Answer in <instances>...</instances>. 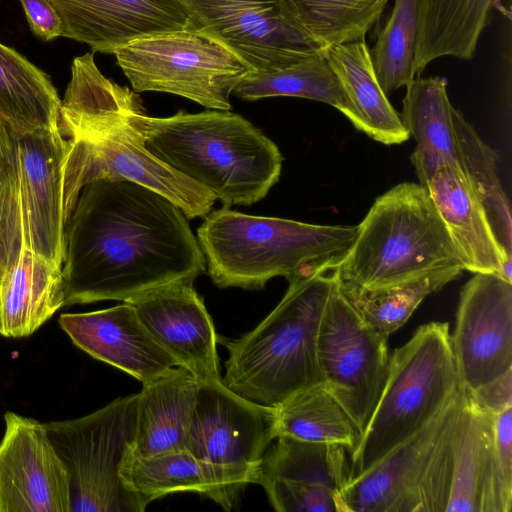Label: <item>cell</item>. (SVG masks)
I'll use <instances>...</instances> for the list:
<instances>
[{"label":"cell","instance_id":"20","mask_svg":"<svg viewBox=\"0 0 512 512\" xmlns=\"http://www.w3.org/2000/svg\"><path fill=\"white\" fill-rule=\"evenodd\" d=\"M59 324L81 350L141 383L177 366L127 302L93 312L62 314Z\"/></svg>","mask_w":512,"mask_h":512},{"label":"cell","instance_id":"11","mask_svg":"<svg viewBox=\"0 0 512 512\" xmlns=\"http://www.w3.org/2000/svg\"><path fill=\"white\" fill-rule=\"evenodd\" d=\"M334 276L318 333L317 360L323 385L363 435L387 379L388 335L362 320Z\"/></svg>","mask_w":512,"mask_h":512},{"label":"cell","instance_id":"7","mask_svg":"<svg viewBox=\"0 0 512 512\" xmlns=\"http://www.w3.org/2000/svg\"><path fill=\"white\" fill-rule=\"evenodd\" d=\"M461 386L447 322L420 326L390 356L385 386L360 443L350 480L434 419Z\"/></svg>","mask_w":512,"mask_h":512},{"label":"cell","instance_id":"35","mask_svg":"<svg viewBox=\"0 0 512 512\" xmlns=\"http://www.w3.org/2000/svg\"><path fill=\"white\" fill-rule=\"evenodd\" d=\"M420 0H395L392 12L379 31L370 56L376 78L388 96L407 87L415 78V54Z\"/></svg>","mask_w":512,"mask_h":512},{"label":"cell","instance_id":"17","mask_svg":"<svg viewBox=\"0 0 512 512\" xmlns=\"http://www.w3.org/2000/svg\"><path fill=\"white\" fill-rule=\"evenodd\" d=\"M194 280L173 281L128 299L160 344L197 381L221 380L217 335Z\"/></svg>","mask_w":512,"mask_h":512},{"label":"cell","instance_id":"31","mask_svg":"<svg viewBox=\"0 0 512 512\" xmlns=\"http://www.w3.org/2000/svg\"><path fill=\"white\" fill-rule=\"evenodd\" d=\"M275 409L278 436L340 444L350 455L360 443V428L323 383L294 392Z\"/></svg>","mask_w":512,"mask_h":512},{"label":"cell","instance_id":"42","mask_svg":"<svg viewBox=\"0 0 512 512\" xmlns=\"http://www.w3.org/2000/svg\"><path fill=\"white\" fill-rule=\"evenodd\" d=\"M4 272H5V270L0 266V284H1Z\"/></svg>","mask_w":512,"mask_h":512},{"label":"cell","instance_id":"18","mask_svg":"<svg viewBox=\"0 0 512 512\" xmlns=\"http://www.w3.org/2000/svg\"><path fill=\"white\" fill-rule=\"evenodd\" d=\"M463 398L461 385L426 426L349 480L337 494L338 512H417L418 487L430 454Z\"/></svg>","mask_w":512,"mask_h":512},{"label":"cell","instance_id":"6","mask_svg":"<svg viewBox=\"0 0 512 512\" xmlns=\"http://www.w3.org/2000/svg\"><path fill=\"white\" fill-rule=\"evenodd\" d=\"M454 265L462 266L426 188L404 182L374 201L333 272L341 284L371 289Z\"/></svg>","mask_w":512,"mask_h":512},{"label":"cell","instance_id":"34","mask_svg":"<svg viewBox=\"0 0 512 512\" xmlns=\"http://www.w3.org/2000/svg\"><path fill=\"white\" fill-rule=\"evenodd\" d=\"M233 93L246 101L277 96L305 98L328 104L345 116L348 114L340 84L319 51L273 72L251 71Z\"/></svg>","mask_w":512,"mask_h":512},{"label":"cell","instance_id":"37","mask_svg":"<svg viewBox=\"0 0 512 512\" xmlns=\"http://www.w3.org/2000/svg\"><path fill=\"white\" fill-rule=\"evenodd\" d=\"M23 247L17 170H0V266L10 267Z\"/></svg>","mask_w":512,"mask_h":512},{"label":"cell","instance_id":"26","mask_svg":"<svg viewBox=\"0 0 512 512\" xmlns=\"http://www.w3.org/2000/svg\"><path fill=\"white\" fill-rule=\"evenodd\" d=\"M120 476L125 486L148 504L170 493L190 491L230 511L241 496L223 474L187 450L147 457L132 456L129 451Z\"/></svg>","mask_w":512,"mask_h":512},{"label":"cell","instance_id":"28","mask_svg":"<svg viewBox=\"0 0 512 512\" xmlns=\"http://www.w3.org/2000/svg\"><path fill=\"white\" fill-rule=\"evenodd\" d=\"M501 0H420L415 72L437 58L471 60Z\"/></svg>","mask_w":512,"mask_h":512},{"label":"cell","instance_id":"1","mask_svg":"<svg viewBox=\"0 0 512 512\" xmlns=\"http://www.w3.org/2000/svg\"><path fill=\"white\" fill-rule=\"evenodd\" d=\"M64 238V306L125 302L173 281L195 280L206 269L184 212L132 181L83 186Z\"/></svg>","mask_w":512,"mask_h":512},{"label":"cell","instance_id":"40","mask_svg":"<svg viewBox=\"0 0 512 512\" xmlns=\"http://www.w3.org/2000/svg\"><path fill=\"white\" fill-rule=\"evenodd\" d=\"M31 30L44 41L62 36L63 24L52 0H19Z\"/></svg>","mask_w":512,"mask_h":512},{"label":"cell","instance_id":"3","mask_svg":"<svg viewBox=\"0 0 512 512\" xmlns=\"http://www.w3.org/2000/svg\"><path fill=\"white\" fill-rule=\"evenodd\" d=\"M128 120L156 158L212 192L223 207L252 205L279 180L277 145L239 114L179 111L158 118L146 115L139 101Z\"/></svg>","mask_w":512,"mask_h":512},{"label":"cell","instance_id":"27","mask_svg":"<svg viewBox=\"0 0 512 512\" xmlns=\"http://www.w3.org/2000/svg\"><path fill=\"white\" fill-rule=\"evenodd\" d=\"M442 76L417 77L406 87L400 118L416 142L410 160L425 185L442 165L453 162L454 110Z\"/></svg>","mask_w":512,"mask_h":512},{"label":"cell","instance_id":"4","mask_svg":"<svg viewBox=\"0 0 512 512\" xmlns=\"http://www.w3.org/2000/svg\"><path fill=\"white\" fill-rule=\"evenodd\" d=\"M358 226L318 225L210 211L197 230L208 274L220 288L262 289L272 278L326 273L346 256Z\"/></svg>","mask_w":512,"mask_h":512},{"label":"cell","instance_id":"36","mask_svg":"<svg viewBox=\"0 0 512 512\" xmlns=\"http://www.w3.org/2000/svg\"><path fill=\"white\" fill-rule=\"evenodd\" d=\"M461 408L462 405L449 419L430 454L418 487L417 512L446 510L453 471L455 431Z\"/></svg>","mask_w":512,"mask_h":512},{"label":"cell","instance_id":"10","mask_svg":"<svg viewBox=\"0 0 512 512\" xmlns=\"http://www.w3.org/2000/svg\"><path fill=\"white\" fill-rule=\"evenodd\" d=\"M277 436L275 407L237 394L222 379L198 381L186 450L223 474L240 495L256 482L263 455Z\"/></svg>","mask_w":512,"mask_h":512},{"label":"cell","instance_id":"12","mask_svg":"<svg viewBox=\"0 0 512 512\" xmlns=\"http://www.w3.org/2000/svg\"><path fill=\"white\" fill-rule=\"evenodd\" d=\"M192 26L216 38L255 72H273L317 51L285 0H181Z\"/></svg>","mask_w":512,"mask_h":512},{"label":"cell","instance_id":"21","mask_svg":"<svg viewBox=\"0 0 512 512\" xmlns=\"http://www.w3.org/2000/svg\"><path fill=\"white\" fill-rule=\"evenodd\" d=\"M464 270L496 274L512 283V263L505 261L485 210L460 168L440 166L424 185Z\"/></svg>","mask_w":512,"mask_h":512},{"label":"cell","instance_id":"24","mask_svg":"<svg viewBox=\"0 0 512 512\" xmlns=\"http://www.w3.org/2000/svg\"><path fill=\"white\" fill-rule=\"evenodd\" d=\"M319 52L340 84L348 104L346 117L356 129L385 145L401 144L410 138L376 78L365 40Z\"/></svg>","mask_w":512,"mask_h":512},{"label":"cell","instance_id":"41","mask_svg":"<svg viewBox=\"0 0 512 512\" xmlns=\"http://www.w3.org/2000/svg\"><path fill=\"white\" fill-rule=\"evenodd\" d=\"M18 133L0 117V170H17Z\"/></svg>","mask_w":512,"mask_h":512},{"label":"cell","instance_id":"33","mask_svg":"<svg viewBox=\"0 0 512 512\" xmlns=\"http://www.w3.org/2000/svg\"><path fill=\"white\" fill-rule=\"evenodd\" d=\"M387 1L285 0L296 27L317 51L364 41Z\"/></svg>","mask_w":512,"mask_h":512},{"label":"cell","instance_id":"30","mask_svg":"<svg viewBox=\"0 0 512 512\" xmlns=\"http://www.w3.org/2000/svg\"><path fill=\"white\" fill-rule=\"evenodd\" d=\"M453 162L479 198L505 261L512 262V218L508 198L497 175V155L454 108Z\"/></svg>","mask_w":512,"mask_h":512},{"label":"cell","instance_id":"32","mask_svg":"<svg viewBox=\"0 0 512 512\" xmlns=\"http://www.w3.org/2000/svg\"><path fill=\"white\" fill-rule=\"evenodd\" d=\"M463 270L460 265L437 267L404 281L371 289L338 282L362 320L389 336L406 323L428 295L458 278Z\"/></svg>","mask_w":512,"mask_h":512},{"label":"cell","instance_id":"2","mask_svg":"<svg viewBox=\"0 0 512 512\" xmlns=\"http://www.w3.org/2000/svg\"><path fill=\"white\" fill-rule=\"evenodd\" d=\"M141 99L105 77L91 53L74 58L61 101L58 127L66 139L64 212L68 219L81 189L100 180H127L149 187L176 204L188 219L205 217L215 195L156 158L128 120Z\"/></svg>","mask_w":512,"mask_h":512},{"label":"cell","instance_id":"14","mask_svg":"<svg viewBox=\"0 0 512 512\" xmlns=\"http://www.w3.org/2000/svg\"><path fill=\"white\" fill-rule=\"evenodd\" d=\"M263 455L256 484L276 511L336 512L350 480V452L340 444L278 436Z\"/></svg>","mask_w":512,"mask_h":512},{"label":"cell","instance_id":"13","mask_svg":"<svg viewBox=\"0 0 512 512\" xmlns=\"http://www.w3.org/2000/svg\"><path fill=\"white\" fill-rule=\"evenodd\" d=\"M451 346L460 384L468 390L512 369V283L474 274L460 292Z\"/></svg>","mask_w":512,"mask_h":512},{"label":"cell","instance_id":"29","mask_svg":"<svg viewBox=\"0 0 512 512\" xmlns=\"http://www.w3.org/2000/svg\"><path fill=\"white\" fill-rule=\"evenodd\" d=\"M61 100L49 76L0 43V117L18 133L56 129Z\"/></svg>","mask_w":512,"mask_h":512},{"label":"cell","instance_id":"5","mask_svg":"<svg viewBox=\"0 0 512 512\" xmlns=\"http://www.w3.org/2000/svg\"><path fill=\"white\" fill-rule=\"evenodd\" d=\"M335 276L293 277L270 314L252 331L226 339L224 384L237 394L275 407L294 392L322 383L317 341Z\"/></svg>","mask_w":512,"mask_h":512},{"label":"cell","instance_id":"19","mask_svg":"<svg viewBox=\"0 0 512 512\" xmlns=\"http://www.w3.org/2000/svg\"><path fill=\"white\" fill-rule=\"evenodd\" d=\"M62 36L114 54L130 41L193 27L181 0H52Z\"/></svg>","mask_w":512,"mask_h":512},{"label":"cell","instance_id":"23","mask_svg":"<svg viewBox=\"0 0 512 512\" xmlns=\"http://www.w3.org/2000/svg\"><path fill=\"white\" fill-rule=\"evenodd\" d=\"M142 384L130 454L147 457L186 450L198 391L197 379L187 369L174 366Z\"/></svg>","mask_w":512,"mask_h":512},{"label":"cell","instance_id":"39","mask_svg":"<svg viewBox=\"0 0 512 512\" xmlns=\"http://www.w3.org/2000/svg\"><path fill=\"white\" fill-rule=\"evenodd\" d=\"M465 390L476 406L496 415L512 407V369L474 390Z\"/></svg>","mask_w":512,"mask_h":512},{"label":"cell","instance_id":"38","mask_svg":"<svg viewBox=\"0 0 512 512\" xmlns=\"http://www.w3.org/2000/svg\"><path fill=\"white\" fill-rule=\"evenodd\" d=\"M493 449L502 487L512 496V407L493 417Z\"/></svg>","mask_w":512,"mask_h":512},{"label":"cell","instance_id":"8","mask_svg":"<svg viewBox=\"0 0 512 512\" xmlns=\"http://www.w3.org/2000/svg\"><path fill=\"white\" fill-rule=\"evenodd\" d=\"M137 402L138 393L79 418L43 423L68 472L70 512H143L149 505L120 476L135 437Z\"/></svg>","mask_w":512,"mask_h":512},{"label":"cell","instance_id":"16","mask_svg":"<svg viewBox=\"0 0 512 512\" xmlns=\"http://www.w3.org/2000/svg\"><path fill=\"white\" fill-rule=\"evenodd\" d=\"M0 441V512H70L68 472L43 423L13 412Z\"/></svg>","mask_w":512,"mask_h":512},{"label":"cell","instance_id":"25","mask_svg":"<svg viewBox=\"0 0 512 512\" xmlns=\"http://www.w3.org/2000/svg\"><path fill=\"white\" fill-rule=\"evenodd\" d=\"M63 306L62 266L23 247L0 284V334L29 336Z\"/></svg>","mask_w":512,"mask_h":512},{"label":"cell","instance_id":"9","mask_svg":"<svg viewBox=\"0 0 512 512\" xmlns=\"http://www.w3.org/2000/svg\"><path fill=\"white\" fill-rule=\"evenodd\" d=\"M135 92L175 94L214 110L253 71L216 38L194 27L130 41L114 52Z\"/></svg>","mask_w":512,"mask_h":512},{"label":"cell","instance_id":"22","mask_svg":"<svg viewBox=\"0 0 512 512\" xmlns=\"http://www.w3.org/2000/svg\"><path fill=\"white\" fill-rule=\"evenodd\" d=\"M493 417L476 406L464 388L445 512L511 511L512 496L504 491L495 466Z\"/></svg>","mask_w":512,"mask_h":512},{"label":"cell","instance_id":"15","mask_svg":"<svg viewBox=\"0 0 512 512\" xmlns=\"http://www.w3.org/2000/svg\"><path fill=\"white\" fill-rule=\"evenodd\" d=\"M66 139L59 127L17 138V181L24 247L62 266L67 218L63 200Z\"/></svg>","mask_w":512,"mask_h":512}]
</instances>
